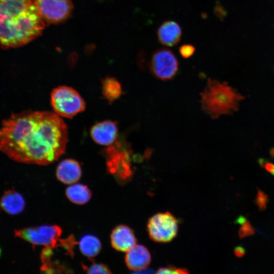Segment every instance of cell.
Listing matches in <instances>:
<instances>
[{
  "mask_svg": "<svg viewBox=\"0 0 274 274\" xmlns=\"http://www.w3.org/2000/svg\"><path fill=\"white\" fill-rule=\"evenodd\" d=\"M67 125L55 112L13 113L0 128V151L18 162L47 165L65 152Z\"/></svg>",
  "mask_w": 274,
  "mask_h": 274,
  "instance_id": "1",
  "label": "cell"
},
{
  "mask_svg": "<svg viewBox=\"0 0 274 274\" xmlns=\"http://www.w3.org/2000/svg\"><path fill=\"white\" fill-rule=\"evenodd\" d=\"M45 22L34 0H0V45L23 46L41 35Z\"/></svg>",
  "mask_w": 274,
  "mask_h": 274,
  "instance_id": "2",
  "label": "cell"
},
{
  "mask_svg": "<svg viewBox=\"0 0 274 274\" xmlns=\"http://www.w3.org/2000/svg\"><path fill=\"white\" fill-rule=\"evenodd\" d=\"M200 95L202 109L212 119L236 112L245 98L227 83L211 79Z\"/></svg>",
  "mask_w": 274,
  "mask_h": 274,
  "instance_id": "3",
  "label": "cell"
},
{
  "mask_svg": "<svg viewBox=\"0 0 274 274\" xmlns=\"http://www.w3.org/2000/svg\"><path fill=\"white\" fill-rule=\"evenodd\" d=\"M50 101L54 112L65 118H72L86 108L85 102L79 93L67 86L54 88L51 93Z\"/></svg>",
  "mask_w": 274,
  "mask_h": 274,
  "instance_id": "4",
  "label": "cell"
},
{
  "mask_svg": "<svg viewBox=\"0 0 274 274\" xmlns=\"http://www.w3.org/2000/svg\"><path fill=\"white\" fill-rule=\"evenodd\" d=\"M178 223L170 213H159L148 220L147 230L150 237L154 241L166 243L172 241L177 235Z\"/></svg>",
  "mask_w": 274,
  "mask_h": 274,
  "instance_id": "5",
  "label": "cell"
},
{
  "mask_svg": "<svg viewBox=\"0 0 274 274\" xmlns=\"http://www.w3.org/2000/svg\"><path fill=\"white\" fill-rule=\"evenodd\" d=\"M61 228L57 225H42L27 227L15 231V236L33 246L54 247L60 239Z\"/></svg>",
  "mask_w": 274,
  "mask_h": 274,
  "instance_id": "6",
  "label": "cell"
},
{
  "mask_svg": "<svg viewBox=\"0 0 274 274\" xmlns=\"http://www.w3.org/2000/svg\"><path fill=\"white\" fill-rule=\"evenodd\" d=\"M37 9L45 22L56 24L66 20L71 16L72 0H34Z\"/></svg>",
  "mask_w": 274,
  "mask_h": 274,
  "instance_id": "7",
  "label": "cell"
},
{
  "mask_svg": "<svg viewBox=\"0 0 274 274\" xmlns=\"http://www.w3.org/2000/svg\"><path fill=\"white\" fill-rule=\"evenodd\" d=\"M178 68V61L170 50L161 48L153 53L150 69L157 78L162 80L172 79L177 74Z\"/></svg>",
  "mask_w": 274,
  "mask_h": 274,
  "instance_id": "8",
  "label": "cell"
},
{
  "mask_svg": "<svg viewBox=\"0 0 274 274\" xmlns=\"http://www.w3.org/2000/svg\"><path fill=\"white\" fill-rule=\"evenodd\" d=\"M128 152L115 147L107 150L108 170L120 183L127 182L132 176V171Z\"/></svg>",
  "mask_w": 274,
  "mask_h": 274,
  "instance_id": "9",
  "label": "cell"
},
{
  "mask_svg": "<svg viewBox=\"0 0 274 274\" xmlns=\"http://www.w3.org/2000/svg\"><path fill=\"white\" fill-rule=\"evenodd\" d=\"M90 135L97 144L109 146L116 140L118 135V127L115 122L107 120L98 122L91 128Z\"/></svg>",
  "mask_w": 274,
  "mask_h": 274,
  "instance_id": "10",
  "label": "cell"
},
{
  "mask_svg": "<svg viewBox=\"0 0 274 274\" xmlns=\"http://www.w3.org/2000/svg\"><path fill=\"white\" fill-rule=\"evenodd\" d=\"M111 243L113 248L120 252H127L136 244L133 230L128 226L119 225L112 230Z\"/></svg>",
  "mask_w": 274,
  "mask_h": 274,
  "instance_id": "11",
  "label": "cell"
},
{
  "mask_svg": "<svg viewBox=\"0 0 274 274\" xmlns=\"http://www.w3.org/2000/svg\"><path fill=\"white\" fill-rule=\"evenodd\" d=\"M126 252L125 262L127 267L130 270H143L151 262L150 253L143 245H135Z\"/></svg>",
  "mask_w": 274,
  "mask_h": 274,
  "instance_id": "12",
  "label": "cell"
},
{
  "mask_svg": "<svg viewBox=\"0 0 274 274\" xmlns=\"http://www.w3.org/2000/svg\"><path fill=\"white\" fill-rule=\"evenodd\" d=\"M81 167L79 163L73 159H65L58 165L56 176L58 180L65 184L76 183L81 178Z\"/></svg>",
  "mask_w": 274,
  "mask_h": 274,
  "instance_id": "13",
  "label": "cell"
},
{
  "mask_svg": "<svg viewBox=\"0 0 274 274\" xmlns=\"http://www.w3.org/2000/svg\"><path fill=\"white\" fill-rule=\"evenodd\" d=\"M159 42L167 47H173L179 43L182 30L179 24L173 20H167L161 24L157 30Z\"/></svg>",
  "mask_w": 274,
  "mask_h": 274,
  "instance_id": "14",
  "label": "cell"
},
{
  "mask_svg": "<svg viewBox=\"0 0 274 274\" xmlns=\"http://www.w3.org/2000/svg\"><path fill=\"white\" fill-rule=\"evenodd\" d=\"M25 201L22 196L14 190L6 191L0 200V207L11 215L20 213L24 209Z\"/></svg>",
  "mask_w": 274,
  "mask_h": 274,
  "instance_id": "15",
  "label": "cell"
},
{
  "mask_svg": "<svg viewBox=\"0 0 274 274\" xmlns=\"http://www.w3.org/2000/svg\"><path fill=\"white\" fill-rule=\"evenodd\" d=\"M67 198L76 204L87 203L91 197V192L87 186L79 183H74L65 190Z\"/></svg>",
  "mask_w": 274,
  "mask_h": 274,
  "instance_id": "16",
  "label": "cell"
},
{
  "mask_svg": "<svg viewBox=\"0 0 274 274\" xmlns=\"http://www.w3.org/2000/svg\"><path fill=\"white\" fill-rule=\"evenodd\" d=\"M79 245L81 253L90 258L96 256L101 248L99 239L92 234H87L83 236L79 243Z\"/></svg>",
  "mask_w": 274,
  "mask_h": 274,
  "instance_id": "17",
  "label": "cell"
},
{
  "mask_svg": "<svg viewBox=\"0 0 274 274\" xmlns=\"http://www.w3.org/2000/svg\"><path fill=\"white\" fill-rule=\"evenodd\" d=\"M102 93L109 103L118 99L122 94L120 82L113 77H107L102 81Z\"/></svg>",
  "mask_w": 274,
  "mask_h": 274,
  "instance_id": "18",
  "label": "cell"
},
{
  "mask_svg": "<svg viewBox=\"0 0 274 274\" xmlns=\"http://www.w3.org/2000/svg\"><path fill=\"white\" fill-rule=\"evenodd\" d=\"M236 222L241 225L238 231V237L241 239L255 234L254 227L245 217L240 216L237 218Z\"/></svg>",
  "mask_w": 274,
  "mask_h": 274,
  "instance_id": "19",
  "label": "cell"
},
{
  "mask_svg": "<svg viewBox=\"0 0 274 274\" xmlns=\"http://www.w3.org/2000/svg\"><path fill=\"white\" fill-rule=\"evenodd\" d=\"M82 267L88 273H111L112 272L109 267L102 263H95L93 262L89 266L82 264Z\"/></svg>",
  "mask_w": 274,
  "mask_h": 274,
  "instance_id": "20",
  "label": "cell"
},
{
  "mask_svg": "<svg viewBox=\"0 0 274 274\" xmlns=\"http://www.w3.org/2000/svg\"><path fill=\"white\" fill-rule=\"evenodd\" d=\"M269 201L268 196L262 190L257 189V193L254 202L260 211L265 210Z\"/></svg>",
  "mask_w": 274,
  "mask_h": 274,
  "instance_id": "21",
  "label": "cell"
},
{
  "mask_svg": "<svg viewBox=\"0 0 274 274\" xmlns=\"http://www.w3.org/2000/svg\"><path fill=\"white\" fill-rule=\"evenodd\" d=\"M181 55L184 58H188L192 56L195 52V47L188 44H183L179 49Z\"/></svg>",
  "mask_w": 274,
  "mask_h": 274,
  "instance_id": "22",
  "label": "cell"
},
{
  "mask_svg": "<svg viewBox=\"0 0 274 274\" xmlns=\"http://www.w3.org/2000/svg\"><path fill=\"white\" fill-rule=\"evenodd\" d=\"M158 273H187L188 271L185 268H179L173 266H168L160 268L157 271Z\"/></svg>",
  "mask_w": 274,
  "mask_h": 274,
  "instance_id": "23",
  "label": "cell"
},
{
  "mask_svg": "<svg viewBox=\"0 0 274 274\" xmlns=\"http://www.w3.org/2000/svg\"><path fill=\"white\" fill-rule=\"evenodd\" d=\"M258 163L260 167L265 169L274 176V164L263 158L258 160Z\"/></svg>",
  "mask_w": 274,
  "mask_h": 274,
  "instance_id": "24",
  "label": "cell"
},
{
  "mask_svg": "<svg viewBox=\"0 0 274 274\" xmlns=\"http://www.w3.org/2000/svg\"><path fill=\"white\" fill-rule=\"evenodd\" d=\"M234 253L237 257L241 258L245 255L246 250L243 246H238L234 248Z\"/></svg>",
  "mask_w": 274,
  "mask_h": 274,
  "instance_id": "25",
  "label": "cell"
},
{
  "mask_svg": "<svg viewBox=\"0 0 274 274\" xmlns=\"http://www.w3.org/2000/svg\"><path fill=\"white\" fill-rule=\"evenodd\" d=\"M270 154L272 156H274V149H272L270 151Z\"/></svg>",
  "mask_w": 274,
  "mask_h": 274,
  "instance_id": "26",
  "label": "cell"
},
{
  "mask_svg": "<svg viewBox=\"0 0 274 274\" xmlns=\"http://www.w3.org/2000/svg\"><path fill=\"white\" fill-rule=\"evenodd\" d=\"M1 255V248H0V256Z\"/></svg>",
  "mask_w": 274,
  "mask_h": 274,
  "instance_id": "27",
  "label": "cell"
}]
</instances>
